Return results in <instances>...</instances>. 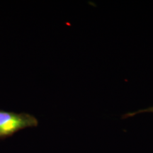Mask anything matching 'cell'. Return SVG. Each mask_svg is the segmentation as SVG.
<instances>
[{
  "label": "cell",
  "instance_id": "1",
  "mask_svg": "<svg viewBox=\"0 0 153 153\" xmlns=\"http://www.w3.org/2000/svg\"><path fill=\"white\" fill-rule=\"evenodd\" d=\"M38 125V119L33 115L0 110V139L11 137L19 131Z\"/></svg>",
  "mask_w": 153,
  "mask_h": 153
},
{
  "label": "cell",
  "instance_id": "2",
  "mask_svg": "<svg viewBox=\"0 0 153 153\" xmlns=\"http://www.w3.org/2000/svg\"><path fill=\"white\" fill-rule=\"evenodd\" d=\"M140 113H153V106L149 107V108H145V109H141V110L133 112V113H128V114L123 115V116H122V118L132 117V116H134L135 115H136L137 114H140Z\"/></svg>",
  "mask_w": 153,
  "mask_h": 153
}]
</instances>
